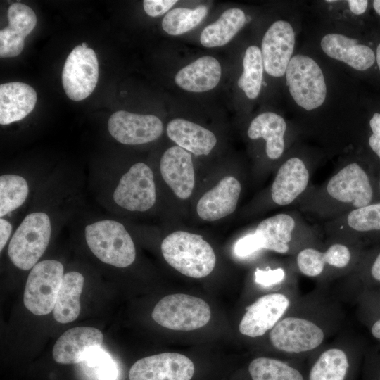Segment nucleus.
I'll list each match as a JSON object with an SVG mask.
<instances>
[{"mask_svg":"<svg viewBox=\"0 0 380 380\" xmlns=\"http://www.w3.org/2000/svg\"><path fill=\"white\" fill-rule=\"evenodd\" d=\"M17 226L15 220L7 218H0V251L8 244Z\"/></svg>","mask_w":380,"mask_h":380,"instance_id":"obj_40","label":"nucleus"},{"mask_svg":"<svg viewBox=\"0 0 380 380\" xmlns=\"http://www.w3.org/2000/svg\"><path fill=\"white\" fill-rule=\"evenodd\" d=\"M295 34L290 23L274 22L265 33L262 40V57L265 72L272 77H282L292 58Z\"/></svg>","mask_w":380,"mask_h":380,"instance_id":"obj_15","label":"nucleus"},{"mask_svg":"<svg viewBox=\"0 0 380 380\" xmlns=\"http://www.w3.org/2000/svg\"><path fill=\"white\" fill-rule=\"evenodd\" d=\"M351 260V253L348 246L342 243H334L322 252L313 248L302 249L296 256L299 271L309 277H317L322 274L325 266L343 269Z\"/></svg>","mask_w":380,"mask_h":380,"instance_id":"obj_25","label":"nucleus"},{"mask_svg":"<svg viewBox=\"0 0 380 380\" xmlns=\"http://www.w3.org/2000/svg\"><path fill=\"white\" fill-rule=\"evenodd\" d=\"M285 278V272L282 268L262 270L257 269L255 272V281L263 286H270L281 283Z\"/></svg>","mask_w":380,"mask_h":380,"instance_id":"obj_37","label":"nucleus"},{"mask_svg":"<svg viewBox=\"0 0 380 380\" xmlns=\"http://www.w3.org/2000/svg\"><path fill=\"white\" fill-rule=\"evenodd\" d=\"M108 129L117 141L125 145H140L158 139L163 131L162 121L153 115L118 110L108 119Z\"/></svg>","mask_w":380,"mask_h":380,"instance_id":"obj_11","label":"nucleus"},{"mask_svg":"<svg viewBox=\"0 0 380 380\" xmlns=\"http://www.w3.org/2000/svg\"><path fill=\"white\" fill-rule=\"evenodd\" d=\"M373 8L377 15L380 16V0H375L372 2Z\"/></svg>","mask_w":380,"mask_h":380,"instance_id":"obj_44","label":"nucleus"},{"mask_svg":"<svg viewBox=\"0 0 380 380\" xmlns=\"http://www.w3.org/2000/svg\"><path fill=\"white\" fill-rule=\"evenodd\" d=\"M222 68L214 57H201L182 68L175 76V83L191 92H204L215 88L220 82Z\"/></svg>","mask_w":380,"mask_h":380,"instance_id":"obj_24","label":"nucleus"},{"mask_svg":"<svg viewBox=\"0 0 380 380\" xmlns=\"http://www.w3.org/2000/svg\"><path fill=\"white\" fill-rule=\"evenodd\" d=\"M296 226L292 216L280 213L260 222L255 231L262 248L279 253L289 251V243Z\"/></svg>","mask_w":380,"mask_h":380,"instance_id":"obj_28","label":"nucleus"},{"mask_svg":"<svg viewBox=\"0 0 380 380\" xmlns=\"http://www.w3.org/2000/svg\"><path fill=\"white\" fill-rule=\"evenodd\" d=\"M371 333L374 338L380 340V319L376 320L372 324Z\"/></svg>","mask_w":380,"mask_h":380,"instance_id":"obj_43","label":"nucleus"},{"mask_svg":"<svg viewBox=\"0 0 380 380\" xmlns=\"http://www.w3.org/2000/svg\"><path fill=\"white\" fill-rule=\"evenodd\" d=\"M177 2V0H144L143 6L147 15L158 17L167 13Z\"/></svg>","mask_w":380,"mask_h":380,"instance_id":"obj_38","label":"nucleus"},{"mask_svg":"<svg viewBox=\"0 0 380 380\" xmlns=\"http://www.w3.org/2000/svg\"><path fill=\"white\" fill-rule=\"evenodd\" d=\"M160 171L165 182L181 199L188 198L195 185V173L191 155L174 146L167 149L160 161Z\"/></svg>","mask_w":380,"mask_h":380,"instance_id":"obj_16","label":"nucleus"},{"mask_svg":"<svg viewBox=\"0 0 380 380\" xmlns=\"http://www.w3.org/2000/svg\"><path fill=\"white\" fill-rule=\"evenodd\" d=\"M8 26L0 31V57L18 56L25 45V39L37 24L34 11L22 3L11 4L7 12Z\"/></svg>","mask_w":380,"mask_h":380,"instance_id":"obj_18","label":"nucleus"},{"mask_svg":"<svg viewBox=\"0 0 380 380\" xmlns=\"http://www.w3.org/2000/svg\"><path fill=\"white\" fill-rule=\"evenodd\" d=\"M346 222L350 228L357 232L380 231V203L353 209L347 215Z\"/></svg>","mask_w":380,"mask_h":380,"instance_id":"obj_34","label":"nucleus"},{"mask_svg":"<svg viewBox=\"0 0 380 380\" xmlns=\"http://www.w3.org/2000/svg\"><path fill=\"white\" fill-rule=\"evenodd\" d=\"M84 283V277L80 272L71 270L64 274L53 308V317L58 322L69 323L78 317Z\"/></svg>","mask_w":380,"mask_h":380,"instance_id":"obj_29","label":"nucleus"},{"mask_svg":"<svg viewBox=\"0 0 380 380\" xmlns=\"http://www.w3.org/2000/svg\"><path fill=\"white\" fill-rule=\"evenodd\" d=\"M368 1L366 0H349L348 6L350 11L355 15H361L365 13L368 6Z\"/></svg>","mask_w":380,"mask_h":380,"instance_id":"obj_41","label":"nucleus"},{"mask_svg":"<svg viewBox=\"0 0 380 380\" xmlns=\"http://www.w3.org/2000/svg\"><path fill=\"white\" fill-rule=\"evenodd\" d=\"M261 248H262L258 237L253 233L242 237L236 243L234 252L239 257H246Z\"/></svg>","mask_w":380,"mask_h":380,"instance_id":"obj_36","label":"nucleus"},{"mask_svg":"<svg viewBox=\"0 0 380 380\" xmlns=\"http://www.w3.org/2000/svg\"><path fill=\"white\" fill-rule=\"evenodd\" d=\"M77 178L75 172H49L39 184L8 244L15 267L30 270L56 232L76 215L82 197Z\"/></svg>","mask_w":380,"mask_h":380,"instance_id":"obj_1","label":"nucleus"},{"mask_svg":"<svg viewBox=\"0 0 380 380\" xmlns=\"http://www.w3.org/2000/svg\"><path fill=\"white\" fill-rule=\"evenodd\" d=\"M372 134L368 139V144L371 150L380 159V113L372 115L369 122Z\"/></svg>","mask_w":380,"mask_h":380,"instance_id":"obj_39","label":"nucleus"},{"mask_svg":"<svg viewBox=\"0 0 380 380\" xmlns=\"http://www.w3.org/2000/svg\"><path fill=\"white\" fill-rule=\"evenodd\" d=\"M241 184L234 177L222 178L199 199L196 212L205 221H215L232 213L237 205Z\"/></svg>","mask_w":380,"mask_h":380,"instance_id":"obj_19","label":"nucleus"},{"mask_svg":"<svg viewBox=\"0 0 380 380\" xmlns=\"http://www.w3.org/2000/svg\"><path fill=\"white\" fill-rule=\"evenodd\" d=\"M81 46H83V47H84V48L89 47L88 45H87V44L85 43V42H82V43L81 44Z\"/></svg>","mask_w":380,"mask_h":380,"instance_id":"obj_46","label":"nucleus"},{"mask_svg":"<svg viewBox=\"0 0 380 380\" xmlns=\"http://www.w3.org/2000/svg\"><path fill=\"white\" fill-rule=\"evenodd\" d=\"M94 184L99 201L108 209L143 213L156 201V187L151 168L137 162L115 177L108 172H94Z\"/></svg>","mask_w":380,"mask_h":380,"instance_id":"obj_2","label":"nucleus"},{"mask_svg":"<svg viewBox=\"0 0 380 380\" xmlns=\"http://www.w3.org/2000/svg\"><path fill=\"white\" fill-rule=\"evenodd\" d=\"M286 84L295 102L306 110L321 106L327 96L323 72L315 60L298 54L293 56L286 70Z\"/></svg>","mask_w":380,"mask_h":380,"instance_id":"obj_7","label":"nucleus"},{"mask_svg":"<svg viewBox=\"0 0 380 380\" xmlns=\"http://www.w3.org/2000/svg\"><path fill=\"white\" fill-rule=\"evenodd\" d=\"M329 196L354 209L366 206L373 198V189L366 171L357 163H352L341 169L327 182Z\"/></svg>","mask_w":380,"mask_h":380,"instance_id":"obj_10","label":"nucleus"},{"mask_svg":"<svg viewBox=\"0 0 380 380\" xmlns=\"http://www.w3.org/2000/svg\"><path fill=\"white\" fill-rule=\"evenodd\" d=\"M83 362L95 369L98 380H116L118 369L115 362L101 347L92 350Z\"/></svg>","mask_w":380,"mask_h":380,"instance_id":"obj_35","label":"nucleus"},{"mask_svg":"<svg viewBox=\"0 0 380 380\" xmlns=\"http://www.w3.org/2000/svg\"><path fill=\"white\" fill-rule=\"evenodd\" d=\"M59 260L39 261L30 271L23 296L26 308L37 315H45L54 308L64 275Z\"/></svg>","mask_w":380,"mask_h":380,"instance_id":"obj_8","label":"nucleus"},{"mask_svg":"<svg viewBox=\"0 0 380 380\" xmlns=\"http://www.w3.org/2000/svg\"><path fill=\"white\" fill-rule=\"evenodd\" d=\"M246 21L245 13L241 9H227L215 22L203 30L200 42L207 48L224 46L243 27Z\"/></svg>","mask_w":380,"mask_h":380,"instance_id":"obj_30","label":"nucleus"},{"mask_svg":"<svg viewBox=\"0 0 380 380\" xmlns=\"http://www.w3.org/2000/svg\"><path fill=\"white\" fill-rule=\"evenodd\" d=\"M370 273L374 280L380 282V253L377 255L372 265Z\"/></svg>","mask_w":380,"mask_h":380,"instance_id":"obj_42","label":"nucleus"},{"mask_svg":"<svg viewBox=\"0 0 380 380\" xmlns=\"http://www.w3.org/2000/svg\"><path fill=\"white\" fill-rule=\"evenodd\" d=\"M49 172H3L0 176V218L12 217L30 203L39 184Z\"/></svg>","mask_w":380,"mask_h":380,"instance_id":"obj_14","label":"nucleus"},{"mask_svg":"<svg viewBox=\"0 0 380 380\" xmlns=\"http://www.w3.org/2000/svg\"><path fill=\"white\" fill-rule=\"evenodd\" d=\"M166 131L168 137L178 146L196 156L208 155L217 143L211 131L182 118L170 121Z\"/></svg>","mask_w":380,"mask_h":380,"instance_id":"obj_26","label":"nucleus"},{"mask_svg":"<svg viewBox=\"0 0 380 380\" xmlns=\"http://www.w3.org/2000/svg\"><path fill=\"white\" fill-rule=\"evenodd\" d=\"M326 326L315 315L291 312L269 332V339L281 352L291 356L305 355L323 345L329 332Z\"/></svg>","mask_w":380,"mask_h":380,"instance_id":"obj_4","label":"nucleus"},{"mask_svg":"<svg viewBox=\"0 0 380 380\" xmlns=\"http://www.w3.org/2000/svg\"><path fill=\"white\" fill-rule=\"evenodd\" d=\"M291 302L283 293H270L260 297L246 308L240 324L241 334L255 338L270 331L286 315Z\"/></svg>","mask_w":380,"mask_h":380,"instance_id":"obj_13","label":"nucleus"},{"mask_svg":"<svg viewBox=\"0 0 380 380\" xmlns=\"http://www.w3.org/2000/svg\"><path fill=\"white\" fill-rule=\"evenodd\" d=\"M353 360L348 348L340 345L322 350L314 359L306 380H352Z\"/></svg>","mask_w":380,"mask_h":380,"instance_id":"obj_22","label":"nucleus"},{"mask_svg":"<svg viewBox=\"0 0 380 380\" xmlns=\"http://www.w3.org/2000/svg\"><path fill=\"white\" fill-rule=\"evenodd\" d=\"M77 229L89 250L101 262L125 268L134 262L135 245L121 222L110 217H92L80 222Z\"/></svg>","mask_w":380,"mask_h":380,"instance_id":"obj_3","label":"nucleus"},{"mask_svg":"<svg viewBox=\"0 0 380 380\" xmlns=\"http://www.w3.org/2000/svg\"><path fill=\"white\" fill-rule=\"evenodd\" d=\"M248 371L252 380H306L298 365L267 357L253 359Z\"/></svg>","mask_w":380,"mask_h":380,"instance_id":"obj_31","label":"nucleus"},{"mask_svg":"<svg viewBox=\"0 0 380 380\" xmlns=\"http://www.w3.org/2000/svg\"><path fill=\"white\" fill-rule=\"evenodd\" d=\"M378 380H380V374H379V375L378 376Z\"/></svg>","mask_w":380,"mask_h":380,"instance_id":"obj_47","label":"nucleus"},{"mask_svg":"<svg viewBox=\"0 0 380 380\" xmlns=\"http://www.w3.org/2000/svg\"><path fill=\"white\" fill-rule=\"evenodd\" d=\"M375 55H376V62L378 68L380 70V43L376 46V51Z\"/></svg>","mask_w":380,"mask_h":380,"instance_id":"obj_45","label":"nucleus"},{"mask_svg":"<svg viewBox=\"0 0 380 380\" xmlns=\"http://www.w3.org/2000/svg\"><path fill=\"white\" fill-rule=\"evenodd\" d=\"M243 71L238 80L239 87L248 99H254L260 91L263 61L261 50L256 46H250L246 50L243 60Z\"/></svg>","mask_w":380,"mask_h":380,"instance_id":"obj_32","label":"nucleus"},{"mask_svg":"<svg viewBox=\"0 0 380 380\" xmlns=\"http://www.w3.org/2000/svg\"><path fill=\"white\" fill-rule=\"evenodd\" d=\"M309 177V172L302 160L296 157L288 159L278 170L272 183V201L279 205L291 203L305 190Z\"/></svg>","mask_w":380,"mask_h":380,"instance_id":"obj_21","label":"nucleus"},{"mask_svg":"<svg viewBox=\"0 0 380 380\" xmlns=\"http://www.w3.org/2000/svg\"><path fill=\"white\" fill-rule=\"evenodd\" d=\"M160 248L165 261L185 276L203 278L215 266V252L200 235L176 231L163 240Z\"/></svg>","mask_w":380,"mask_h":380,"instance_id":"obj_5","label":"nucleus"},{"mask_svg":"<svg viewBox=\"0 0 380 380\" xmlns=\"http://www.w3.org/2000/svg\"><path fill=\"white\" fill-rule=\"evenodd\" d=\"M207 13L208 8L203 5L196 8H176L165 15L162 27L170 35H180L196 27Z\"/></svg>","mask_w":380,"mask_h":380,"instance_id":"obj_33","label":"nucleus"},{"mask_svg":"<svg viewBox=\"0 0 380 380\" xmlns=\"http://www.w3.org/2000/svg\"><path fill=\"white\" fill-rule=\"evenodd\" d=\"M194 365L186 356L164 353L141 358L134 363L129 380H191Z\"/></svg>","mask_w":380,"mask_h":380,"instance_id":"obj_12","label":"nucleus"},{"mask_svg":"<svg viewBox=\"0 0 380 380\" xmlns=\"http://www.w3.org/2000/svg\"><path fill=\"white\" fill-rule=\"evenodd\" d=\"M152 318L160 326L175 331H191L206 325L211 316L208 304L192 296L175 293L163 298Z\"/></svg>","mask_w":380,"mask_h":380,"instance_id":"obj_6","label":"nucleus"},{"mask_svg":"<svg viewBox=\"0 0 380 380\" xmlns=\"http://www.w3.org/2000/svg\"><path fill=\"white\" fill-rule=\"evenodd\" d=\"M99 78V63L94 51L80 45L69 53L62 72L64 91L69 99L79 101L94 90Z\"/></svg>","mask_w":380,"mask_h":380,"instance_id":"obj_9","label":"nucleus"},{"mask_svg":"<svg viewBox=\"0 0 380 380\" xmlns=\"http://www.w3.org/2000/svg\"><path fill=\"white\" fill-rule=\"evenodd\" d=\"M320 45L326 55L357 70H367L376 62L375 52L371 47L343 34H326Z\"/></svg>","mask_w":380,"mask_h":380,"instance_id":"obj_20","label":"nucleus"},{"mask_svg":"<svg viewBox=\"0 0 380 380\" xmlns=\"http://www.w3.org/2000/svg\"><path fill=\"white\" fill-rule=\"evenodd\" d=\"M37 93L27 84L20 82L0 85V124L8 125L28 115L37 103Z\"/></svg>","mask_w":380,"mask_h":380,"instance_id":"obj_23","label":"nucleus"},{"mask_svg":"<svg viewBox=\"0 0 380 380\" xmlns=\"http://www.w3.org/2000/svg\"><path fill=\"white\" fill-rule=\"evenodd\" d=\"M286 129V122L281 115L272 112H265L251 121L247 133L251 139H264L267 157L275 160L281 157L284 151Z\"/></svg>","mask_w":380,"mask_h":380,"instance_id":"obj_27","label":"nucleus"},{"mask_svg":"<svg viewBox=\"0 0 380 380\" xmlns=\"http://www.w3.org/2000/svg\"><path fill=\"white\" fill-rule=\"evenodd\" d=\"M103 341L102 332L94 327H77L65 331L56 341L53 357L60 364H78L85 360L94 349Z\"/></svg>","mask_w":380,"mask_h":380,"instance_id":"obj_17","label":"nucleus"}]
</instances>
